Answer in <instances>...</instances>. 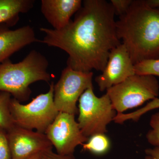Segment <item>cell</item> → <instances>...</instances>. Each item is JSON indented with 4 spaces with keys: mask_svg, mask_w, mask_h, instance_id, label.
Wrapping results in <instances>:
<instances>
[{
    "mask_svg": "<svg viewBox=\"0 0 159 159\" xmlns=\"http://www.w3.org/2000/svg\"><path fill=\"white\" fill-rule=\"evenodd\" d=\"M115 11L104 0H85L74 20L59 30L41 28L39 41L69 55L67 66L80 72L102 71L111 51L121 43L117 36Z\"/></svg>",
    "mask_w": 159,
    "mask_h": 159,
    "instance_id": "obj_1",
    "label": "cell"
},
{
    "mask_svg": "<svg viewBox=\"0 0 159 159\" xmlns=\"http://www.w3.org/2000/svg\"><path fill=\"white\" fill-rule=\"evenodd\" d=\"M116 25L118 38L126 47L134 65L159 59V7H149L145 0L133 1Z\"/></svg>",
    "mask_w": 159,
    "mask_h": 159,
    "instance_id": "obj_2",
    "label": "cell"
},
{
    "mask_svg": "<svg viewBox=\"0 0 159 159\" xmlns=\"http://www.w3.org/2000/svg\"><path fill=\"white\" fill-rule=\"evenodd\" d=\"M48 66V59L35 50L16 63L6 60L0 64V92L9 93L20 102L28 100L31 93L29 86L37 81L51 80Z\"/></svg>",
    "mask_w": 159,
    "mask_h": 159,
    "instance_id": "obj_3",
    "label": "cell"
},
{
    "mask_svg": "<svg viewBox=\"0 0 159 159\" xmlns=\"http://www.w3.org/2000/svg\"><path fill=\"white\" fill-rule=\"evenodd\" d=\"M54 82L45 93L41 94L27 104L11 98L9 105L15 125L44 133L59 112L54 104Z\"/></svg>",
    "mask_w": 159,
    "mask_h": 159,
    "instance_id": "obj_4",
    "label": "cell"
},
{
    "mask_svg": "<svg viewBox=\"0 0 159 159\" xmlns=\"http://www.w3.org/2000/svg\"><path fill=\"white\" fill-rule=\"evenodd\" d=\"M107 93L117 113H123L157 98L159 83L154 76L135 74L107 89Z\"/></svg>",
    "mask_w": 159,
    "mask_h": 159,
    "instance_id": "obj_5",
    "label": "cell"
},
{
    "mask_svg": "<svg viewBox=\"0 0 159 159\" xmlns=\"http://www.w3.org/2000/svg\"><path fill=\"white\" fill-rule=\"evenodd\" d=\"M79 102L77 123L84 136L89 139L107 132V125L114 121L117 114L108 94L97 97L92 86L83 93Z\"/></svg>",
    "mask_w": 159,
    "mask_h": 159,
    "instance_id": "obj_6",
    "label": "cell"
},
{
    "mask_svg": "<svg viewBox=\"0 0 159 159\" xmlns=\"http://www.w3.org/2000/svg\"><path fill=\"white\" fill-rule=\"evenodd\" d=\"M93 72H80L67 66L54 85V101L59 112L75 116L78 113L77 103L80 96L93 85Z\"/></svg>",
    "mask_w": 159,
    "mask_h": 159,
    "instance_id": "obj_7",
    "label": "cell"
},
{
    "mask_svg": "<svg viewBox=\"0 0 159 159\" xmlns=\"http://www.w3.org/2000/svg\"><path fill=\"white\" fill-rule=\"evenodd\" d=\"M75 116L59 112L45 133L60 155H74L76 147L88 140L80 130Z\"/></svg>",
    "mask_w": 159,
    "mask_h": 159,
    "instance_id": "obj_8",
    "label": "cell"
},
{
    "mask_svg": "<svg viewBox=\"0 0 159 159\" xmlns=\"http://www.w3.org/2000/svg\"><path fill=\"white\" fill-rule=\"evenodd\" d=\"M7 133L11 159H27L53 148L45 134L16 125L7 130Z\"/></svg>",
    "mask_w": 159,
    "mask_h": 159,
    "instance_id": "obj_9",
    "label": "cell"
},
{
    "mask_svg": "<svg viewBox=\"0 0 159 159\" xmlns=\"http://www.w3.org/2000/svg\"><path fill=\"white\" fill-rule=\"evenodd\" d=\"M134 74V65L126 47L121 43L111 51L105 69L95 81L99 90L103 92Z\"/></svg>",
    "mask_w": 159,
    "mask_h": 159,
    "instance_id": "obj_10",
    "label": "cell"
},
{
    "mask_svg": "<svg viewBox=\"0 0 159 159\" xmlns=\"http://www.w3.org/2000/svg\"><path fill=\"white\" fill-rule=\"evenodd\" d=\"M39 41L31 26L11 30L6 25H0V64L26 46Z\"/></svg>",
    "mask_w": 159,
    "mask_h": 159,
    "instance_id": "obj_11",
    "label": "cell"
},
{
    "mask_svg": "<svg viewBox=\"0 0 159 159\" xmlns=\"http://www.w3.org/2000/svg\"><path fill=\"white\" fill-rule=\"evenodd\" d=\"M82 3L80 0H42L41 11L53 29L59 30L68 25Z\"/></svg>",
    "mask_w": 159,
    "mask_h": 159,
    "instance_id": "obj_12",
    "label": "cell"
},
{
    "mask_svg": "<svg viewBox=\"0 0 159 159\" xmlns=\"http://www.w3.org/2000/svg\"><path fill=\"white\" fill-rule=\"evenodd\" d=\"M34 3L33 0H0V25H14L20 14L29 12Z\"/></svg>",
    "mask_w": 159,
    "mask_h": 159,
    "instance_id": "obj_13",
    "label": "cell"
},
{
    "mask_svg": "<svg viewBox=\"0 0 159 159\" xmlns=\"http://www.w3.org/2000/svg\"><path fill=\"white\" fill-rule=\"evenodd\" d=\"M82 145L84 150L100 155L108 151L110 147V143L105 134H97L89 138L87 142Z\"/></svg>",
    "mask_w": 159,
    "mask_h": 159,
    "instance_id": "obj_14",
    "label": "cell"
},
{
    "mask_svg": "<svg viewBox=\"0 0 159 159\" xmlns=\"http://www.w3.org/2000/svg\"><path fill=\"white\" fill-rule=\"evenodd\" d=\"M11 97L9 93L0 92V127L6 131L15 125L9 108Z\"/></svg>",
    "mask_w": 159,
    "mask_h": 159,
    "instance_id": "obj_15",
    "label": "cell"
},
{
    "mask_svg": "<svg viewBox=\"0 0 159 159\" xmlns=\"http://www.w3.org/2000/svg\"><path fill=\"white\" fill-rule=\"evenodd\" d=\"M157 108H159V98H156L151 100L150 102L142 108L132 112L126 114L124 113H117L114 119V121L115 123L118 124H122L125 121L129 120L137 122L144 114L149 111Z\"/></svg>",
    "mask_w": 159,
    "mask_h": 159,
    "instance_id": "obj_16",
    "label": "cell"
},
{
    "mask_svg": "<svg viewBox=\"0 0 159 159\" xmlns=\"http://www.w3.org/2000/svg\"><path fill=\"white\" fill-rule=\"evenodd\" d=\"M135 74L159 77V59L143 61L134 65Z\"/></svg>",
    "mask_w": 159,
    "mask_h": 159,
    "instance_id": "obj_17",
    "label": "cell"
},
{
    "mask_svg": "<svg viewBox=\"0 0 159 159\" xmlns=\"http://www.w3.org/2000/svg\"><path fill=\"white\" fill-rule=\"evenodd\" d=\"M151 129L146 134L148 143L154 146H159V111L152 116L150 120Z\"/></svg>",
    "mask_w": 159,
    "mask_h": 159,
    "instance_id": "obj_18",
    "label": "cell"
},
{
    "mask_svg": "<svg viewBox=\"0 0 159 159\" xmlns=\"http://www.w3.org/2000/svg\"><path fill=\"white\" fill-rule=\"evenodd\" d=\"M0 159H11L7 131L2 127H0Z\"/></svg>",
    "mask_w": 159,
    "mask_h": 159,
    "instance_id": "obj_19",
    "label": "cell"
},
{
    "mask_svg": "<svg viewBox=\"0 0 159 159\" xmlns=\"http://www.w3.org/2000/svg\"><path fill=\"white\" fill-rule=\"evenodd\" d=\"M132 2V0H111L110 3L113 8L115 15L120 16L126 13Z\"/></svg>",
    "mask_w": 159,
    "mask_h": 159,
    "instance_id": "obj_20",
    "label": "cell"
},
{
    "mask_svg": "<svg viewBox=\"0 0 159 159\" xmlns=\"http://www.w3.org/2000/svg\"><path fill=\"white\" fill-rule=\"evenodd\" d=\"M39 159H76L74 155H61L55 153L52 149L46 150L41 152Z\"/></svg>",
    "mask_w": 159,
    "mask_h": 159,
    "instance_id": "obj_21",
    "label": "cell"
},
{
    "mask_svg": "<svg viewBox=\"0 0 159 159\" xmlns=\"http://www.w3.org/2000/svg\"><path fill=\"white\" fill-rule=\"evenodd\" d=\"M145 153L152 159H159V146H155L153 148H148Z\"/></svg>",
    "mask_w": 159,
    "mask_h": 159,
    "instance_id": "obj_22",
    "label": "cell"
},
{
    "mask_svg": "<svg viewBox=\"0 0 159 159\" xmlns=\"http://www.w3.org/2000/svg\"><path fill=\"white\" fill-rule=\"evenodd\" d=\"M145 2L148 6L151 8L159 7V0H145Z\"/></svg>",
    "mask_w": 159,
    "mask_h": 159,
    "instance_id": "obj_23",
    "label": "cell"
},
{
    "mask_svg": "<svg viewBox=\"0 0 159 159\" xmlns=\"http://www.w3.org/2000/svg\"><path fill=\"white\" fill-rule=\"evenodd\" d=\"M40 154V153L36 154L27 159H39Z\"/></svg>",
    "mask_w": 159,
    "mask_h": 159,
    "instance_id": "obj_24",
    "label": "cell"
},
{
    "mask_svg": "<svg viewBox=\"0 0 159 159\" xmlns=\"http://www.w3.org/2000/svg\"><path fill=\"white\" fill-rule=\"evenodd\" d=\"M145 159H152V158L151 157H150L148 156H147L146 157V158H145Z\"/></svg>",
    "mask_w": 159,
    "mask_h": 159,
    "instance_id": "obj_25",
    "label": "cell"
}]
</instances>
